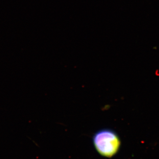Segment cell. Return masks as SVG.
Returning <instances> with one entry per match:
<instances>
[{
	"mask_svg": "<svg viewBox=\"0 0 159 159\" xmlns=\"http://www.w3.org/2000/svg\"><path fill=\"white\" fill-rule=\"evenodd\" d=\"M93 142L97 152L101 156L108 158L116 155L121 146L119 135L110 129L97 131L93 136Z\"/></svg>",
	"mask_w": 159,
	"mask_h": 159,
	"instance_id": "cell-1",
	"label": "cell"
}]
</instances>
